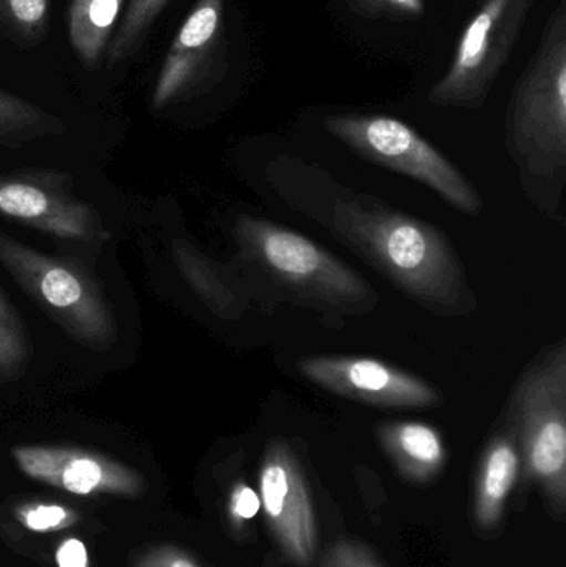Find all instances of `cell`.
<instances>
[{
	"instance_id": "obj_12",
	"label": "cell",
	"mask_w": 566,
	"mask_h": 567,
	"mask_svg": "<svg viewBox=\"0 0 566 567\" xmlns=\"http://www.w3.org/2000/svg\"><path fill=\"white\" fill-rule=\"evenodd\" d=\"M225 0H198L169 45L153 90V106L165 109L202 83L222 56Z\"/></svg>"
},
{
	"instance_id": "obj_4",
	"label": "cell",
	"mask_w": 566,
	"mask_h": 567,
	"mask_svg": "<svg viewBox=\"0 0 566 567\" xmlns=\"http://www.w3.org/2000/svg\"><path fill=\"white\" fill-rule=\"evenodd\" d=\"M235 235L249 262L315 306L354 313L369 312L378 303L374 290L358 272L291 229L243 216Z\"/></svg>"
},
{
	"instance_id": "obj_25",
	"label": "cell",
	"mask_w": 566,
	"mask_h": 567,
	"mask_svg": "<svg viewBox=\"0 0 566 567\" xmlns=\"http://www.w3.org/2000/svg\"><path fill=\"white\" fill-rule=\"evenodd\" d=\"M135 567H202L188 553L182 549L165 546V548H156L148 555L138 559Z\"/></svg>"
},
{
	"instance_id": "obj_1",
	"label": "cell",
	"mask_w": 566,
	"mask_h": 567,
	"mask_svg": "<svg viewBox=\"0 0 566 567\" xmlns=\"http://www.w3.org/2000/svg\"><path fill=\"white\" fill-rule=\"evenodd\" d=\"M329 228L424 309L442 316L472 309L467 275L451 239L424 219L352 195L336 203Z\"/></svg>"
},
{
	"instance_id": "obj_2",
	"label": "cell",
	"mask_w": 566,
	"mask_h": 567,
	"mask_svg": "<svg viewBox=\"0 0 566 567\" xmlns=\"http://www.w3.org/2000/svg\"><path fill=\"white\" fill-rule=\"evenodd\" d=\"M508 422L524 483L537 486L552 518L566 512V346L542 352L512 392Z\"/></svg>"
},
{
	"instance_id": "obj_14",
	"label": "cell",
	"mask_w": 566,
	"mask_h": 567,
	"mask_svg": "<svg viewBox=\"0 0 566 567\" xmlns=\"http://www.w3.org/2000/svg\"><path fill=\"white\" fill-rule=\"evenodd\" d=\"M375 433L385 455L408 482L418 485L432 482L447 463L444 440L438 429L428 423H382Z\"/></svg>"
},
{
	"instance_id": "obj_9",
	"label": "cell",
	"mask_w": 566,
	"mask_h": 567,
	"mask_svg": "<svg viewBox=\"0 0 566 567\" xmlns=\"http://www.w3.org/2000/svg\"><path fill=\"white\" fill-rule=\"evenodd\" d=\"M298 369L309 382L336 395L385 409H432L435 386L382 360L366 357H305Z\"/></svg>"
},
{
	"instance_id": "obj_15",
	"label": "cell",
	"mask_w": 566,
	"mask_h": 567,
	"mask_svg": "<svg viewBox=\"0 0 566 567\" xmlns=\"http://www.w3.org/2000/svg\"><path fill=\"white\" fill-rule=\"evenodd\" d=\"M172 248L179 275L206 307L223 319H238L243 313V297L226 272L185 239H176Z\"/></svg>"
},
{
	"instance_id": "obj_20",
	"label": "cell",
	"mask_w": 566,
	"mask_h": 567,
	"mask_svg": "<svg viewBox=\"0 0 566 567\" xmlns=\"http://www.w3.org/2000/svg\"><path fill=\"white\" fill-rule=\"evenodd\" d=\"M0 10L23 37H40L47 23L49 0H0Z\"/></svg>"
},
{
	"instance_id": "obj_11",
	"label": "cell",
	"mask_w": 566,
	"mask_h": 567,
	"mask_svg": "<svg viewBox=\"0 0 566 567\" xmlns=\"http://www.w3.org/2000/svg\"><path fill=\"white\" fill-rule=\"evenodd\" d=\"M17 466L29 478L76 496H136L138 473L110 456L65 445H22L12 450Z\"/></svg>"
},
{
	"instance_id": "obj_3",
	"label": "cell",
	"mask_w": 566,
	"mask_h": 567,
	"mask_svg": "<svg viewBox=\"0 0 566 567\" xmlns=\"http://www.w3.org/2000/svg\"><path fill=\"white\" fill-rule=\"evenodd\" d=\"M511 155L528 176L552 178L566 165V0L550 16L541 47L512 92Z\"/></svg>"
},
{
	"instance_id": "obj_18",
	"label": "cell",
	"mask_w": 566,
	"mask_h": 567,
	"mask_svg": "<svg viewBox=\"0 0 566 567\" xmlns=\"http://www.w3.org/2000/svg\"><path fill=\"white\" fill-rule=\"evenodd\" d=\"M169 2L172 0H130L120 20L119 32L109 47L110 63L122 62L142 45L146 33Z\"/></svg>"
},
{
	"instance_id": "obj_26",
	"label": "cell",
	"mask_w": 566,
	"mask_h": 567,
	"mask_svg": "<svg viewBox=\"0 0 566 567\" xmlns=\"http://www.w3.org/2000/svg\"><path fill=\"white\" fill-rule=\"evenodd\" d=\"M55 561L59 567H89V555L80 539L69 538L56 548Z\"/></svg>"
},
{
	"instance_id": "obj_23",
	"label": "cell",
	"mask_w": 566,
	"mask_h": 567,
	"mask_svg": "<svg viewBox=\"0 0 566 567\" xmlns=\"http://www.w3.org/2000/svg\"><path fill=\"white\" fill-rule=\"evenodd\" d=\"M321 567H384L368 546L356 539H339L322 556Z\"/></svg>"
},
{
	"instance_id": "obj_16",
	"label": "cell",
	"mask_w": 566,
	"mask_h": 567,
	"mask_svg": "<svg viewBox=\"0 0 566 567\" xmlns=\"http://www.w3.org/2000/svg\"><path fill=\"white\" fill-rule=\"evenodd\" d=\"M125 0H72L69 7V39L79 59L95 66L105 52L113 27Z\"/></svg>"
},
{
	"instance_id": "obj_10",
	"label": "cell",
	"mask_w": 566,
	"mask_h": 567,
	"mask_svg": "<svg viewBox=\"0 0 566 567\" xmlns=\"http://www.w3.org/2000/svg\"><path fill=\"white\" fill-rule=\"evenodd\" d=\"M0 215L73 245L95 246L109 239L99 213L53 178L0 176Z\"/></svg>"
},
{
	"instance_id": "obj_5",
	"label": "cell",
	"mask_w": 566,
	"mask_h": 567,
	"mask_svg": "<svg viewBox=\"0 0 566 567\" xmlns=\"http://www.w3.org/2000/svg\"><path fill=\"white\" fill-rule=\"evenodd\" d=\"M0 265L76 342L100 352L116 342L112 303L85 269L29 248L3 233Z\"/></svg>"
},
{
	"instance_id": "obj_13",
	"label": "cell",
	"mask_w": 566,
	"mask_h": 567,
	"mask_svg": "<svg viewBox=\"0 0 566 567\" xmlns=\"http://www.w3.org/2000/svg\"><path fill=\"white\" fill-rule=\"evenodd\" d=\"M521 476L522 456L514 433H498L482 455L472 505L475 529L484 538L502 528L508 499Z\"/></svg>"
},
{
	"instance_id": "obj_24",
	"label": "cell",
	"mask_w": 566,
	"mask_h": 567,
	"mask_svg": "<svg viewBox=\"0 0 566 567\" xmlns=\"http://www.w3.org/2000/svg\"><path fill=\"white\" fill-rule=\"evenodd\" d=\"M259 509H261V499H259L258 493L246 483H236L229 493L228 503V513L233 525L238 529L245 528L258 516Z\"/></svg>"
},
{
	"instance_id": "obj_19",
	"label": "cell",
	"mask_w": 566,
	"mask_h": 567,
	"mask_svg": "<svg viewBox=\"0 0 566 567\" xmlns=\"http://www.w3.org/2000/svg\"><path fill=\"white\" fill-rule=\"evenodd\" d=\"M25 327L12 302L0 289V379H13L25 369L30 359Z\"/></svg>"
},
{
	"instance_id": "obj_6",
	"label": "cell",
	"mask_w": 566,
	"mask_h": 567,
	"mask_svg": "<svg viewBox=\"0 0 566 567\" xmlns=\"http://www.w3.org/2000/svg\"><path fill=\"white\" fill-rule=\"evenodd\" d=\"M325 128L362 158L424 183L467 215L482 212L477 189L414 128L381 115H332Z\"/></svg>"
},
{
	"instance_id": "obj_7",
	"label": "cell",
	"mask_w": 566,
	"mask_h": 567,
	"mask_svg": "<svg viewBox=\"0 0 566 567\" xmlns=\"http://www.w3.org/2000/svg\"><path fill=\"white\" fill-rule=\"evenodd\" d=\"M535 0H482L451 69L429 93L432 105L477 110L511 59Z\"/></svg>"
},
{
	"instance_id": "obj_21",
	"label": "cell",
	"mask_w": 566,
	"mask_h": 567,
	"mask_svg": "<svg viewBox=\"0 0 566 567\" xmlns=\"http://www.w3.org/2000/svg\"><path fill=\"white\" fill-rule=\"evenodd\" d=\"M349 9L366 19L412 20L424 16V0H346Z\"/></svg>"
},
{
	"instance_id": "obj_22",
	"label": "cell",
	"mask_w": 566,
	"mask_h": 567,
	"mask_svg": "<svg viewBox=\"0 0 566 567\" xmlns=\"http://www.w3.org/2000/svg\"><path fill=\"white\" fill-rule=\"evenodd\" d=\"M17 518L30 532L47 533L66 528L75 522V515L56 505H27L17 512Z\"/></svg>"
},
{
	"instance_id": "obj_17",
	"label": "cell",
	"mask_w": 566,
	"mask_h": 567,
	"mask_svg": "<svg viewBox=\"0 0 566 567\" xmlns=\"http://www.w3.org/2000/svg\"><path fill=\"white\" fill-rule=\"evenodd\" d=\"M56 125L59 122L39 106L0 90V146L13 148L56 132Z\"/></svg>"
},
{
	"instance_id": "obj_8",
	"label": "cell",
	"mask_w": 566,
	"mask_h": 567,
	"mask_svg": "<svg viewBox=\"0 0 566 567\" xmlns=\"http://www.w3.org/2000/svg\"><path fill=\"white\" fill-rule=\"evenodd\" d=\"M259 499L279 551L296 567H311L318 551V525L305 470L285 440L266 446L259 468Z\"/></svg>"
}]
</instances>
